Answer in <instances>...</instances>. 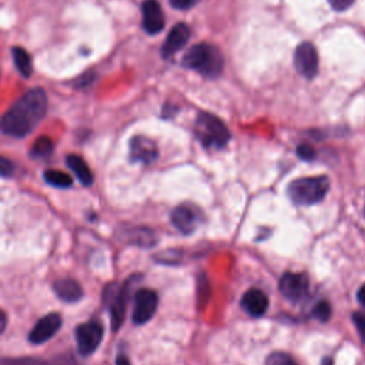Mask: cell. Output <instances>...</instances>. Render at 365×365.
<instances>
[{
  "mask_svg": "<svg viewBox=\"0 0 365 365\" xmlns=\"http://www.w3.org/2000/svg\"><path fill=\"white\" fill-rule=\"evenodd\" d=\"M47 111V94L43 89L25 93L0 120V132L6 136L23 139L30 135Z\"/></svg>",
  "mask_w": 365,
  "mask_h": 365,
  "instance_id": "1",
  "label": "cell"
},
{
  "mask_svg": "<svg viewBox=\"0 0 365 365\" xmlns=\"http://www.w3.org/2000/svg\"><path fill=\"white\" fill-rule=\"evenodd\" d=\"M183 66L194 70L206 77L214 79L220 76L224 67L223 53L213 45L198 43L194 45L183 57Z\"/></svg>",
  "mask_w": 365,
  "mask_h": 365,
  "instance_id": "2",
  "label": "cell"
},
{
  "mask_svg": "<svg viewBox=\"0 0 365 365\" xmlns=\"http://www.w3.org/2000/svg\"><path fill=\"white\" fill-rule=\"evenodd\" d=\"M330 180L327 176L301 177L288 184L287 194L297 206L320 204L328 194Z\"/></svg>",
  "mask_w": 365,
  "mask_h": 365,
  "instance_id": "3",
  "label": "cell"
},
{
  "mask_svg": "<svg viewBox=\"0 0 365 365\" xmlns=\"http://www.w3.org/2000/svg\"><path fill=\"white\" fill-rule=\"evenodd\" d=\"M194 133L204 147L215 150L225 147L231 139L230 130L223 121L217 116L206 111L198 113L194 123Z\"/></svg>",
  "mask_w": 365,
  "mask_h": 365,
  "instance_id": "4",
  "label": "cell"
},
{
  "mask_svg": "<svg viewBox=\"0 0 365 365\" xmlns=\"http://www.w3.org/2000/svg\"><path fill=\"white\" fill-rule=\"evenodd\" d=\"M280 293L291 303L304 301L310 293V281L305 274L286 273L279 281Z\"/></svg>",
  "mask_w": 365,
  "mask_h": 365,
  "instance_id": "5",
  "label": "cell"
},
{
  "mask_svg": "<svg viewBox=\"0 0 365 365\" xmlns=\"http://www.w3.org/2000/svg\"><path fill=\"white\" fill-rule=\"evenodd\" d=\"M103 325L96 320L79 325L76 328V342L79 352L84 356L91 355L100 345L103 339Z\"/></svg>",
  "mask_w": 365,
  "mask_h": 365,
  "instance_id": "6",
  "label": "cell"
},
{
  "mask_svg": "<svg viewBox=\"0 0 365 365\" xmlns=\"http://www.w3.org/2000/svg\"><path fill=\"white\" fill-rule=\"evenodd\" d=\"M159 307V296L156 291L143 288L139 290L135 297V308H133V322L136 325H143L149 322Z\"/></svg>",
  "mask_w": 365,
  "mask_h": 365,
  "instance_id": "7",
  "label": "cell"
},
{
  "mask_svg": "<svg viewBox=\"0 0 365 365\" xmlns=\"http://www.w3.org/2000/svg\"><path fill=\"white\" fill-rule=\"evenodd\" d=\"M294 66L300 74L307 79H314L318 72V53L315 47L308 43H300L294 55Z\"/></svg>",
  "mask_w": 365,
  "mask_h": 365,
  "instance_id": "8",
  "label": "cell"
},
{
  "mask_svg": "<svg viewBox=\"0 0 365 365\" xmlns=\"http://www.w3.org/2000/svg\"><path fill=\"white\" fill-rule=\"evenodd\" d=\"M201 213L191 204H181L172 211V224L184 235L193 234L200 224Z\"/></svg>",
  "mask_w": 365,
  "mask_h": 365,
  "instance_id": "9",
  "label": "cell"
},
{
  "mask_svg": "<svg viewBox=\"0 0 365 365\" xmlns=\"http://www.w3.org/2000/svg\"><path fill=\"white\" fill-rule=\"evenodd\" d=\"M62 325V317L59 313H50L46 317L40 318L29 334V339L33 344H42L49 341Z\"/></svg>",
  "mask_w": 365,
  "mask_h": 365,
  "instance_id": "10",
  "label": "cell"
},
{
  "mask_svg": "<svg viewBox=\"0 0 365 365\" xmlns=\"http://www.w3.org/2000/svg\"><path fill=\"white\" fill-rule=\"evenodd\" d=\"M159 157V149L156 143L145 136H136L130 142V160L133 163L152 164Z\"/></svg>",
  "mask_w": 365,
  "mask_h": 365,
  "instance_id": "11",
  "label": "cell"
},
{
  "mask_svg": "<svg viewBox=\"0 0 365 365\" xmlns=\"http://www.w3.org/2000/svg\"><path fill=\"white\" fill-rule=\"evenodd\" d=\"M143 29L149 35H157L164 29V16L157 0H145L142 5Z\"/></svg>",
  "mask_w": 365,
  "mask_h": 365,
  "instance_id": "12",
  "label": "cell"
},
{
  "mask_svg": "<svg viewBox=\"0 0 365 365\" xmlns=\"http://www.w3.org/2000/svg\"><path fill=\"white\" fill-rule=\"evenodd\" d=\"M189 39H190V29H189V26L186 23L176 25L170 30V33H169V36H167V39H166V42L163 45V49H162L163 57L169 59L173 55H176L177 52H180L186 46Z\"/></svg>",
  "mask_w": 365,
  "mask_h": 365,
  "instance_id": "13",
  "label": "cell"
},
{
  "mask_svg": "<svg viewBox=\"0 0 365 365\" xmlns=\"http://www.w3.org/2000/svg\"><path fill=\"white\" fill-rule=\"evenodd\" d=\"M241 307L254 318L263 317L269 310V297L262 290L252 288L241 297Z\"/></svg>",
  "mask_w": 365,
  "mask_h": 365,
  "instance_id": "14",
  "label": "cell"
},
{
  "mask_svg": "<svg viewBox=\"0 0 365 365\" xmlns=\"http://www.w3.org/2000/svg\"><path fill=\"white\" fill-rule=\"evenodd\" d=\"M129 284H130V281L126 283L125 287L120 288L116 294H113V298L110 301L111 327L114 331H117L125 321L126 307H128V300H129Z\"/></svg>",
  "mask_w": 365,
  "mask_h": 365,
  "instance_id": "15",
  "label": "cell"
},
{
  "mask_svg": "<svg viewBox=\"0 0 365 365\" xmlns=\"http://www.w3.org/2000/svg\"><path fill=\"white\" fill-rule=\"evenodd\" d=\"M55 293L60 300H63L66 303H76L83 296L80 284L72 279L57 280L55 283Z\"/></svg>",
  "mask_w": 365,
  "mask_h": 365,
  "instance_id": "16",
  "label": "cell"
},
{
  "mask_svg": "<svg viewBox=\"0 0 365 365\" xmlns=\"http://www.w3.org/2000/svg\"><path fill=\"white\" fill-rule=\"evenodd\" d=\"M66 163H67V166L70 167V170L76 174V177L79 179V181H80L83 186H90V184L93 183V173H91V170L89 169L87 163H86L80 156L70 155V156H67Z\"/></svg>",
  "mask_w": 365,
  "mask_h": 365,
  "instance_id": "17",
  "label": "cell"
},
{
  "mask_svg": "<svg viewBox=\"0 0 365 365\" xmlns=\"http://www.w3.org/2000/svg\"><path fill=\"white\" fill-rule=\"evenodd\" d=\"M128 237H129L130 242L137 245L139 247H153L157 241L155 232L145 227H137V228L130 230L128 232Z\"/></svg>",
  "mask_w": 365,
  "mask_h": 365,
  "instance_id": "18",
  "label": "cell"
},
{
  "mask_svg": "<svg viewBox=\"0 0 365 365\" xmlns=\"http://www.w3.org/2000/svg\"><path fill=\"white\" fill-rule=\"evenodd\" d=\"M12 53H13L15 64H16L18 70L21 72V74L25 77H30L33 73V64H32V59H30L29 53L22 47H15L12 50Z\"/></svg>",
  "mask_w": 365,
  "mask_h": 365,
  "instance_id": "19",
  "label": "cell"
},
{
  "mask_svg": "<svg viewBox=\"0 0 365 365\" xmlns=\"http://www.w3.org/2000/svg\"><path fill=\"white\" fill-rule=\"evenodd\" d=\"M45 180L53 186V187H59V189H67L72 186L73 180L69 174L60 172V170H47L45 173Z\"/></svg>",
  "mask_w": 365,
  "mask_h": 365,
  "instance_id": "20",
  "label": "cell"
},
{
  "mask_svg": "<svg viewBox=\"0 0 365 365\" xmlns=\"http://www.w3.org/2000/svg\"><path fill=\"white\" fill-rule=\"evenodd\" d=\"M211 297V286L206 274H200L197 280V303L198 308H204Z\"/></svg>",
  "mask_w": 365,
  "mask_h": 365,
  "instance_id": "21",
  "label": "cell"
},
{
  "mask_svg": "<svg viewBox=\"0 0 365 365\" xmlns=\"http://www.w3.org/2000/svg\"><path fill=\"white\" fill-rule=\"evenodd\" d=\"M53 153V142L49 137H39L30 152V156L35 159H45Z\"/></svg>",
  "mask_w": 365,
  "mask_h": 365,
  "instance_id": "22",
  "label": "cell"
},
{
  "mask_svg": "<svg viewBox=\"0 0 365 365\" xmlns=\"http://www.w3.org/2000/svg\"><path fill=\"white\" fill-rule=\"evenodd\" d=\"M313 317L317 318L320 322H327L331 317V305L328 304V301H318L313 308Z\"/></svg>",
  "mask_w": 365,
  "mask_h": 365,
  "instance_id": "23",
  "label": "cell"
},
{
  "mask_svg": "<svg viewBox=\"0 0 365 365\" xmlns=\"http://www.w3.org/2000/svg\"><path fill=\"white\" fill-rule=\"evenodd\" d=\"M264 365H298L293 356L286 352H273L267 356Z\"/></svg>",
  "mask_w": 365,
  "mask_h": 365,
  "instance_id": "24",
  "label": "cell"
},
{
  "mask_svg": "<svg viewBox=\"0 0 365 365\" xmlns=\"http://www.w3.org/2000/svg\"><path fill=\"white\" fill-rule=\"evenodd\" d=\"M0 365H49L40 359L36 358H6V359H0Z\"/></svg>",
  "mask_w": 365,
  "mask_h": 365,
  "instance_id": "25",
  "label": "cell"
},
{
  "mask_svg": "<svg viewBox=\"0 0 365 365\" xmlns=\"http://www.w3.org/2000/svg\"><path fill=\"white\" fill-rule=\"evenodd\" d=\"M352 322L358 331V335L362 342H365V313L355 311L352 314Z\"/></svg>",
  "mask_w": 365,
  "mask_h": 365,
  "instance_id": "26",
  "label": "cell"
},
{
  "mask_svg": "<svg viewBox=\"0 0 365 365\" xmlns=\"http://www.w3.org/2000/svg\"><path fill=\"white\" fill-rule=\"evenodd\" d=\"M297 156L304 162H313L317 157V153L313 146L303 143L297 147Z\"/></svg>",
  "mask_w": 365,
  "mask_h": 365,
  "instance_id": "27",
  "label": "cell"
},
{
  "mask_svg": "<svg viewBox=\"0 0 365 365\" xmlns=\"http://www.w3.org/2000/svg\"><path fill=\"white\" fill-rule=\"evenodd\" d=\"M13 170H15L13 163L6 157L0 156V177H11L13 174Z\"/></svg>",
  "mask_w": 365,
  "mask_h": 365,
  "instance_id": "28",
  "label": "cell"
},
{
  "mask_svg": "<svg viewBox=\"0 0 365 365\" xmlns=\"http://www.w3.org/2000/svg\"><path fill=\"white\" fill-rule=\"evenodd\" d=\"M197 4V0H170V5L177 11H189Z\"/></svg>",
  "mask_w": 365,
  "mask_h": 365,
  "instance_id": "29",
  "label": "cell"
},
{
  "mask_svg": "<svg viewBox=\"0 0 365 365\" xmlns=\"http://www.w3.org/2000/svg\"><path fill=\"white\" fill-rule=\"evenodd\" d=\"M331 8L337 12H344L347 11L348 8L352 6V4L355 2V0H328Z\"/></svg>",
  "mask_w": 365,
  "mask_h": 365,
  "instance_id": "30",
  "label": "cell"
},
{
  "mask_svg": "<svg viewBox=\"0 0 365 365\" xmlns=\"http://www.w3.org/2000/svg\"><path fill=\"white\" fill-rule=\"evenodd\" d=\"M94 77H96V74H94V72H87V73H84L83 76H80L79 79H77V82H76V87L79 89H83V87H87V86H90L93 82H94Z\"/></svg>",
  "mask_w": 365,
  "mask_h": 365,
  "instance_id": "31",
  "label": "cell"
},
{
  "mask_svg": "<svg viewBox=\"0 0 365 365\" xmlns=\"http://www.w3.org/2000/svg\"><path fill=\"white\" fill-rule=\"evenodd\" d=\"M49 365H77L74 358L70 356V355H64V356H59L56 358V361H53L52 364Z\"/></svg>",
  "mask_w": 365,
  "mask_h": 365,
  "instance_id": "32",
  "label": "cell"
},
{
  "mask_svg": "<svg viewBox=\"0 0 365 365\" xmlns=\"http://www.w3.org/2000/svg\"><path fill=\"white\" fill-rule=\"evenodd\" d=\"M6 325H8V315L2 308H0V334L6 330Z\"/></svg>",
  "mask_w": 365,
  "mask_h": 365,
  "instance_id": "33",
  "label": "cell"
},
{
  "mask_svg": "<svg viewBox=\"0 0 365 365\" xmlns=\"http://www.w3.org/2000/svg\"><path fill=\"white\" fill-rule=\"evenodd\" d=\"M356 298H358V301H359V304L362 305V307H365V284L358 290V294H356Z\"/></svg>",
  "mask_w": 365,
  "mask_h": 365,
  "instance_id": "34",
  "label": "cell"
},
{
  "mask_svg": "<svg viewBox=\"0 0 365 365\" xmlns=\"http://www.w3.org/2000/svg\"><path fill=\"white\" fill-rule=\"evenodd\" d=\"M117 365H130V361L126 355H118L117 356Z\"/></svg>",
  "mask_w": 365,
  "mask_h": 365,
  "instance_id": "35",
  "label": "cell"
},
{
  "mask_svg": "<svg viewBox=\"0 0 365 365\" xmlns=\"http://www.w3.org/2000/svg\"><path fill=\"white\" fill-rule=\"evenodd\" d=\"M321 365H332V359H331V358H324V361H322Z\"/></svg>",
  "mask_w": 365,
  "mask_h": 365,
  "instance_id": "36",
  "label": "cell"
}]
</instances>
